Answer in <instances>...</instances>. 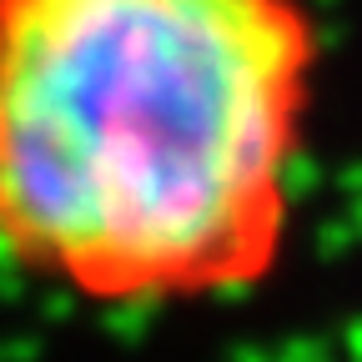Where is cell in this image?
<instances>
[{"mask_svg": "<svg viewBox=\"0 0 362 362\" xmlns=\"http://www.w3.org/2000/svg\"><path fill=\"white\" fill-rule=\"evenodd\" d=\"M317 51L302 0H0V257L106 307L262 287Z\"/></svg>", "mask_w": 362, "mask_h": 362, "instance_id": "1", "label": "cell"}]
</instances>
